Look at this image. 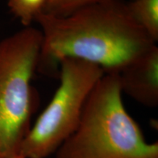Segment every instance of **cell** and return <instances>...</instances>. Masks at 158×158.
I'll return each instance as SVG.
<instances>
[{
	"instance_id": "cell-1",
	"label": "cell",
	"mask_w": 158,
	"mask_h": 158,
	"mask_svg": "<svg viewBox=\"0 0 158 158\" xmlns=\"http://www.w3.org/2000/svg\"><path fill=\"white\" fill-rule=\"evenodd\" d=\"M35 21L42 35L37 68L43 71L73 58L105 73H119L156 45L120 0H102L62 16L42 12Z\"/></svg>"
},
{
	"instance_id": "cell-2",
	"label": "cell",
	"mask_w": 158,
	"mask_h": 158,
	"mask_svg": "<svg viewBox=\"0 0 158 158\" xmlns=\"http://www.w3.org/2000/svg\"><path fill=\"white\" fill-rule=\"evenodd\" d=\"M54 155L56 158H158V143L146 141L124 108L118 73H106L90 92L76 129Z\"/></svg>"
},
{
	"instance_id": "cell-3",
	"label": "cell",
	"mask_w": 158,
	"mask_h": 158,
	"mask_svg": "<svg viewBox=\"0 0 158 158\" xmlns=\"http://www.w3.org/2000/svg\"><path fill=\"white\" fill-rule=\"evenodd\" d=\"M42 45L40 29L31 27L0 41V158H20L37 106L31 81Z\"/></svg>"
},
{
	"instance_id": "cell-4",
	"label": "cell",
	"mask_w": 158,
	"mask_h": 158,
	"mask_svg": "<svg viewBox=\"0 0 158 158\" xmlns=\"http://www.w3.org/2000/svg\"><path fill=\"white\" fill-rule=\"evenodd\" d=\"M59 85L23 141L20 158H46L57 151L78 126L83 108L104 70L73 58L59 62Z\"/></svg>"
},
{
	"instance_id": "cell-5",
	"label": "cell",
	"mask_w": 158,
	"mask_h": 158,
	"mask_svg": "<svg viewBox=\"0 0 158 158\" xmlns=\"http://www.w3.org/2000/svg\"><path fill=\"white\" fill-rule=\"evenodd\" d=\"M120 87L135 101L155 108L158 105V47L154 45L118 73Z\"/></svg>"
},
{
	"instance_id": "cell-6",
	"label": "cell",
	"mask_w": 158,
	"mask_h": 158,
	"mask_svg": "<svg viewBox=\"0 0 158 158\" xmlns=\"http://www.w3.org/2000/svg\"><path fill=\"white\" fill-rule=\"evenodd\" d=\"M134 20L156 43L158 40V0H133L127 3Z\"/></svg>"
},
{
	"instance_id": "cell-7",
	"label": "cell",
	"mask_w": 158,
	"mask_h": 158,
	"mask_svg": "<svg viewBox=\"0 0 158 158\" xmlns=\"http://www.w3.org/2000/svg\"><path fill=\"white\" fill-rule=\"evenodd\" d=\"M45 2L46 0H7V6L23 27H28L43 11Z\"/></svg>"
},
{
	"instance_id": "cell-8",
	"label": "cell",
	"mask_w": 158,
	"mask_h": 158,
	"mask_svg": "<svg viewBox=\"0 0 158 158\" xmlns=\"http://www.w3.org/2000/svg\"><path fill=\"white\" fill-rule=\"evenodd\" d=\"M102 0H46L43 11L48 14L62 16Z\"/></svg>"
}]
</instances>
